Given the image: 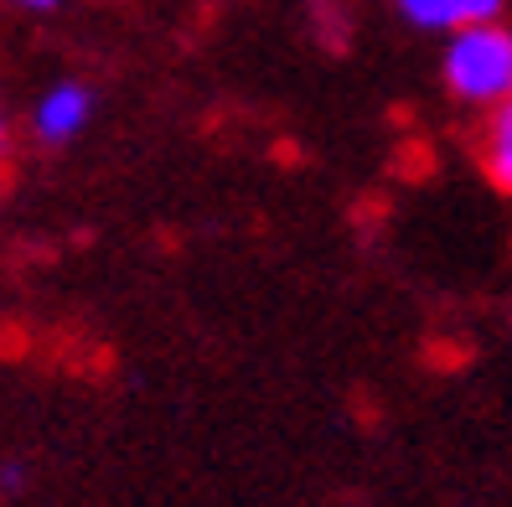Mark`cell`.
Instances as JSON below:
<instances>
[{
    "label": "cell",
    "mask_w": 512,
    "mask_h": 507,
    "mask_svg": "<svg viewBox=\"0 0 512 507\" xmlns=\"http://www.w3.org/2000/svg\"><path fill=\"white\" fill-rule=\"evenodd\" d=\"M88 119H94V94H88L83 83H52L32 109V130L47 145H63V140L83 135Z\"/></svg>",
    "instance_id": "obj_2"
},
{
    "label": "cell",
    "mask_w": 512,
    "mask_h": 507,
    "mask_svg": "<svg viewBox=\"0 0 512 507\" xmlns=\"http://www.w3.org/2000/svg\"><path fill=\"white\" fill-rule=\"evenodd\" d=\"M0 151H6V114H0Z\"/></svg>",
    "instance_id": "obj_6"
},
{
    "label": "cell",
    "mask_w": 512,
    "mask_h": 507,
    "mask_svg": "<svg viewBox=\"0 0 512 507\" xmlns=\"http://www.w3.org/2000/svg\"><path fill=\"white\" fill-rule=\"evenodd\" d=\"M399 11L419 32H461L476 21H497L502 0H399Z\"/></svg>",
    "instance_id": "obj_3"
},
{
    "label": "cell",
    "mask_w": 512,
    "mask_h": 507,
    "mask_svg": "<svg viewBox=\"0 0 512 507\" xmlns=\"http://www.w3.org/2000/svg\"><path fill=\"white\" fill-rule=\"evenodd\" d=\"M481 171L492 176V187L512 197V99L497 104L481 125Z\"/></svg>",
    "instance_id": "obj_4"
},
{
    "label": "cell",
    "mask_w": 512,
    "mask_h": 507,
    "mask_svg": "<svg viewBox=\"0 0 512 507\" xmlns=\"http://www.w3.org/2000/svg\"><path fill=\"white\" fill-rule=\"evenodd\" d=\"M16 6H21V11H52L57 0H16Z\"/></svg>",
    "instance_id": "obj_5"
},
{
    "label": "cell",
    "mask_w": 512,
    "mask_h": 507,
    "mask_svg": "<svg viewBox=\"0 0 512 507\" xmlns=\"http://www.w3.org/2000/svg\"><path fill=\"white\" fill-rule=\"evenodd\" d=\"M440 73L461 104H481V109L507 104L512 99V32L502 21H476L450 32Z\"/></svg>",
    "instance_id": "obj_1"
}]
</instances>
